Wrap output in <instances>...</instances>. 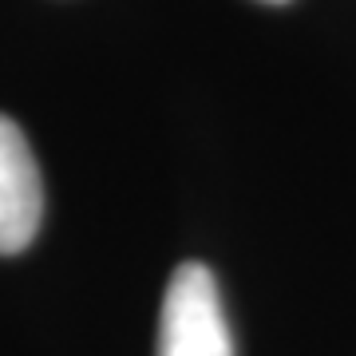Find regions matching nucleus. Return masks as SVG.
I'll list each match as a JSON object with an SVG mask.
<instances>
[{
  "instance_id": "obj_1",
  "label": "nucleus",
  "mask_w": 356,
  "mask_h": 356,
  "mask_svg": "<svg viewBox=\"0 0 356 356\" xmlns=\"http://www.w3.org/2000/svg\"><path fill=\"white\" fill-rule=\"evenodd\" d=\"M159 356H234L218 281L198 261L178 266L166 285Z\"/></svg>"
},
{
  "instance_id": "obj_2",
  "label": "nucleus",
  "mask_w": 356,
  "mask_h": 356,
  "mask_svg": "<svg viewBox=\"0 0 356 356\" xmlns=\"http://www.w3.org/2000/svg\"><path fill=\"white\" fill-rule=\"evenodd\" d=\"M44 218V182L24 131L0 115V254H20Z\"/></svg>"
},
{
  "instance_id": "obj_3",
  "label": "nucleus",
  "mask_w": 356,
  "mask_h": 356,
  "mask_svg": "<svg viewBox=\"0 0 356 356\" xmlns=\"http://www.w3.org/2000/svg\"><path fill=\"white\" fill-rule=\"evenodd\" d=\"M266 4H285V0H266Z\"/></svg>"
}]
</instances>
